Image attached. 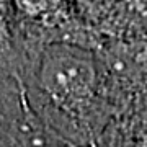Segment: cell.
<instances>
[{"mask_svg":"<svg viewBox=\"0 0 147 147\" xmlns=\"http://www.w3.org/2000/svg\"><path fill=\"white\" fill-rule=\"evenodd\" d=\"M33 79L42 103L70 124L85 123L98 105V62L87 46L49 42L36 61Z\"/></svg>","mask_w":147,"mask_h":147,"instance_id":"6da1fadb","label":"cell"},{"mask_svg":"<svg viewBox=\"0 0 147 147\" xmlns=\"http://www.w3.org/2000/svg\"><path fill=\"white\" fill-rule=\"evenodd\" d=\"M10 3L18 20L46 31H65V42H70V28L80 33L69 16L67 0H10Z\"/></svg>","mask_w":147,"mask_h":147,"instance_id":"7a4b0ae2","label":"cell"},{"mask_svg":"<svg viewBox=\"0 0 147 147\" xmlns=\"http://www.w3.org/2000/svg\"><path fill=\"white\" fill-rule=\"evenodd\" d=\"M119 0H75L85 20L101 25Z\"/></svg>","mask_w":147,"mask_h":147,"instance_id":"3957f363","label":"cell"}]
</instances>
